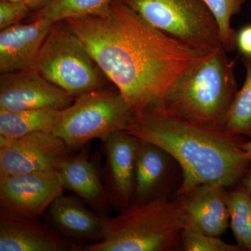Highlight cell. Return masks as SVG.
Listing matches in <instances>:
<instances>
[{
	"label": "cell",
	"mask_w": 251,
	"mask_h": 251,
	"mask_svg": "<svg viewBox=\"0 0 251 251\" xmlns=\"http://www.w3.org/2000/svg\"><path fill=\"white\" fill-rule=\"evenodd\" d=\"M65 21L135 117L161 107L185 73L219 50L181 42L118 0L98 14Z\"/></svg>",
	"instance_id": "obj_1"
},
{
	"label": "cell",
	"mask_w": 251,
	"mask_h": 251,
	"mask_svg": "<svg viewBox=\"0 0 251 251\" xmlns=\"http://www.w3.org/2000/svg\"><path fill=\"white\" fill-rule=\"evenodd\" d=\"M128 133L168 151L179 165L176 196L202 184L230 187L244 179L251 163L238 135L193 123L156 108L135 117Z\"/></svg>",
	"instance_id": "obj_2"
},
{
	"label": "cell",
	"mask_w": 251,
	"mask_h": 251,
	"mask_svg": "<svg viewBox=\"0 0 251 251\" xmlns=\"http://www.w3.org/2000/svg\"><path fill=\"white\" fill-rule=\"evenodd\" d=\"M220 49L185 73L159 108L197 125L224 130L226 117L238 92L234 61Z\"/></svg>",
	"instance_id": "obj_3"
},
{
	"label": "cell",
	"mask_w": 251,
	"mask_h": 251,
	"mask_svg": "<svg viewBox=\"0 0 251 251\" xmlns=\"http://www.w3.org/2000/svg\"><path fill=\"white\" fill-rule=\"evenodd\" d=\"M183 229L176 199L133 204L105 218L103 237L78 251H168L181 249Z\"/></svg>",
	"instance_id": "obj_4"
},
{
	"label": "cell",
	"mask_w": 251,
	"mask_h": 251,
	"mask_svg": "<svg viewBox=\"0 0 251 251\" xmlns=\"http://www.w3.org/2000/svg\"><path fill=\"white\" fill-rule=\"evenodd\" d=\"M31 69L75 99L110 82L66 21L54 23Z\"/></svg>",
	"instance_id": "obj_5"
},
{
	"label": "cell",
	"mask_w": 251,
	"mask_h": 251,
	"mask_svg": "<svg viewBox=\"0 0 251 251\" xmlns=\"http://www.w3.org/2000/svg\"><path fill=\"white\" fill-rule=\"evenodd\" d=\"M135 120L134 113L120 91L116 87H103L82 94L62 110V120L54 134L75 152L92 140L103 143L114 132L128 131Z\"/></svg>",
	"instance_id": "obj_6"
},
{
	"label": "cell",
	"mask_w": 251,
	"mask_h": 251,
	"mask_svg": "<svg viewBox=\"0 0 251 251\" xmlns=\"http://www.w3.org/2000/svg\"><path fill=\"white\" fill-rule=\"evenodd\" d=\"M165 34L198 49H224L219 24L204 0H118Z\"/></svg>",
	"instance_id": "obj_7"
},
{
	"label": "cell",
	"mask_w": 251,
	"mask_h": 251,
	"mask_svg": "<svg viewBox=\"0 0 251 251\" xmlns=\"http://www.w3.org/2000/svg\"><path fill=\"white\" fill-rule=\"evenodd\" d=\"M74 153L54 133H31L9 140L0 138V176L58 171Z\"/></svg>",
	"instance_id": "obj_8"
},
{
	"label": "cell",
	"mask_w": 251,
	"mask_h": 251,
	"mask_svg": "<svg viewBox=\"0 0 251 251\" xmlns=\"http://www.w3.org/2000/svg\"><path fill=\"white\" fill-rule=\"evenodd\" d=\"M64 190L58 171L0 176V206L18 215L39 219Z\"/></svg>",
	"instance_id": "obj_9"
},
{
	"label": "cell",
	"mask_w": 251,
	"mask_h": 251,
	"mask_svg": "<svg viewBox=\"0 0 251 251\" xmlns=\"http://www.w3.org/2000/svg\"><path fill=\"white\" fill-rule=\"evenodd\" d=\"M74 100V97L31 68L0 75V111L64 110Z\"/></svg>",
	"instance_id": "obj_10"
},
{
	"label": "cell",
	"mask_w": 251,
	"mask_h": 251,
	"mask_svg": "<svg viewBox=\"0 0 251 251\" xmlns=\"http://www.w3.org/2000/svg\"><path fill=\"white\" fill-rule=\"evenodd\" d=\"M139 138L125 130L114 132L102 143L105 162L102 180L112 208L122 210L133 202Z\"/></svg>",
	"instance_id": "obj_11"
},
{
	"label": "cell",
	"mask_w": 251,
	"mask_h": 251,
	"mask_svg": "<svg viewBox=\"0 0 251 251\" xmlns=\"http://www.w3.org/2000/svg\"><path fill=\"white\" fill-rule=\"evenodd\" d=\"M227 188L202 184L176 196L181 211L183 229L219 237L229 226Z\"/></svg>",
	"instance_id": "obj_12"
},
{
	"label": "cell",
	"mask_w": 251,
	"mask_h": 251,
	"mask_svg": "<svg viewBox=\"0 0 251 251\" xmlns=\"http://www.w3.org/2000/svg\"><path fill=\"white\" fill-rule=\"evenodd\" d=\"M87 206L75 193L67 196L63 194L54 200L44 214L49 225L72 244L74 251L103 239L105 218Z\"/></svg>",
	"instance_id": "obj_13"
},
{
	"label": "cell",
	"mask_w": 251,
	"mask_h": 251,
	"mask_svg": "<svg viewBox=\"0 0 251 251\" xmlns=\"http://www.w3.org/2000/svg\"><path fill=\"white\" fill-rule=\"evenodd\" d=\"M90 151L89 143L69 156L58 172L65 190L77 195L99 216L108 218L112 206L102 180L101 158L98 153L90 158Z\"/></svg>",
	"instance_id": "obj_14"
},
{
	"label": "cell",
	"mask_w": 251,
	"mask_h": 251,
	"mask_svg": "<svg viewBox=\"0 0 251 251\" xmlns=\"http://www.w3.org/2000/svg\"><path fill=\"white\" fill-rule=\"evenodd\" d=\"M139 140L132 204H143L158 198H168L179 165L161 147Z\"/></svg>",
	"instance_id": "obj_15"
},
{
	"label": "cell",
	"mask_w": 251,
	"mask_h": 251,
	"mask_svg": "<svg viewBox=\"0 0 251 251\" xmlns=\"http://www.w3.org/2000/svg\"><path fill=\"white\" fill-rule=\"evenodd\" d=\"M0 251H74L50 225L0 209Z\"/></svg>",
	"instance_id": "obj_16"
},
{
	"label": "cell",
	"mask_w": 251,
	"mask_h": 251,
	"mask_svg": "<svg viewBox=\"0 0 251 251\" xmlns=\"http://www.w3.org/2000/svg\"><path fill=\"white\" fill-rule=\"evenodd\" d=\"M54 23L37 18L0 30V74L32 67Z\"/></svg>",
	"instance_id": "obj_17"
},
{
	"label": "cell",
	"mask_w": 251,
	"mask_h": 251,
	"mask_svg": "<svg viewBox=\"0 0 251 251\" xmlns=\"http://www.w3.org/2000/svg\"><path fill=\"white\" fill-rule=\"evenodd\" d=\"M62 115V110L59 109L0 111V138L9 140L31 133H54Z\"/></svg>",
	"instance_id": "obj_18"
},
{
	"label": "cell",
	"mask_w": 251,
	"mask_h": 251,
	"mask_svg": "<svg viewBox=\"0 0 251 251\" xmlns=\"http://www.w3.org/2000/svg\"><path fill=\"white\" fill-rule=\"evenodd\" d=\"M229 226L237 245L251 251V194L243 183L227 191Z\"/></svg>",
	"instance_id": "obj_19"
},
{
	"label": "cell",
	"mask_w": 251,
	"mask_h": 251,
	"mask_svg": "<svg viewBox=\"0 0 251 251\" xmlns=\"http://www.w3.org/2000/svg\"><path fill=\"white\" fill-rule=\"evenodd\" d=\"M246 78L238 90L226 117L224 130L234 135L251 137V57H242Z\"/></svg>",
	"instance_id": "obj_20"
},
{
	"label": "cell",
	"mask_w": 251,
	"mask_h": 251,
	"mask_svg": "<svg viewBox=\"0 0 251 251\" xmlns=\"http://www.w3.org/2000/svg\"><path fill=\"white\" fill-rule=\"evenodd\" d=\"M112 0H54L32 17L44 18L52 23L69 18L98 14L106 9Z\"/></svg>",
	"instance_id": "obj_21"
},
{
	"label": "cell",
	"mask_w": 251,
	"mask_h": 251,
	"mask_svg": "<svg viewBox=\"0 0 251 251\" xmlns=\"http://www.w3.org/2000/svg\"><path fill=\"white\" fill-rule=\"evenodd\" d=\"M245 0H204L219 24L224 49L232 52L237 49V32L231 27V19L239 14Z\"/></svg>",
	"instance_id": "obj_22"
},
{
	"label": "cell",
	"mask_w": 251,
	"mask_h": 251,
	"mask_svg": "<svg viewBox=\"0 0 251 251\" xmlns=\"http://www.w3.org/2000/svg\"><path fill=\"white\" fill-rule=\"evenodd\" d=\"M181 249L185 251H242L238 245H232L202 232L184 228L181 232Z\"/></svg>",
	"instance_id": "obj_23"
},
{
	"label": "cell",
	"mask_w": 251,
	"mask_h": 251,
	"mask_svg": "<svg viewBox=\"0 0 251 251\" xmlns=\"http://www.w3.org/2000/svg\"><path fill=\"white\" fill-rule=\"evenodd\" d=\"M31 12L25 1L0 0V30L21 23Z\"/></svg>",
	"instance_id": "obj_24"
},
{
	"label": "cell",
	"mask_w": 251,
	"mask_h": 251,
	"mask_svg": "<svg viewBox=\"0 0 251 251\" xmlns=\"http://www.w3.org/2000/svg\"><path fill=\"white\" fill-rule=\"evenodd\" d=\"M237 49L242 57H251V25L242 27L237 33Z\"/></svg>",
	"instance_id": "obj_25"
},
{
	"label": "cell",
	"mask_w": 251,
	"mask_h": 251,
	"mask_svg": "<svg viewBox=\"0 0 251 251\" xmlns=\"http://www.w3.org/2000/svg\"><path fill=\"white\" fill-rule=\"evenodd\" d=\"M53 1L54 0H26V2L30 7L31 11L37 12L45 8Z\"/></svg>",
	"instance_id": "obj_26"
},
{
	"label": "cell",
	"mask_w": 251,
	"mask_h": 251,
	"mask_svg": "<svg viewBox=\"0 0 251 251\" xmlns=\"http://www.w3.org/2000/svg\"><path fill=\"white\" fill-rule=\"evenodd\" d=\"M242 181L243 184L247 186L251 194V168H249L247 174L244 176V179H242Z\"/></svg>",
	"instance_id": "obj_27"
},
{
	"label": "cell",
	"mask_w": 251,
	"mask_h": 251,
	"mask_svg": "<svg viewBox=\"0 0 251 251\" xmlns=\"http://www.w3.org/2000/svg\"><path fill=\"white\" fill-rule=\"evenodd\" d=\"M243 148L245 152L246 158L251 161V139L248 143L243 144Z\"/></svg>",
	"instance_id": "obj_28"
},
{
	"label": "cell",
	"mask_w": 251,
	"mask_h": 251,
	"mask_svg": "<svg viewBox=\"0 0 251 251\" xmlns=\"http://www.w3.org/2000/svg\"><path fill=\"white\" fill-rule=\"evenodd\" d=\"M9 1H25V2H26V0H9Z\"/></svg>",
	"instance_id": "obj_29"
}]
</instances>
